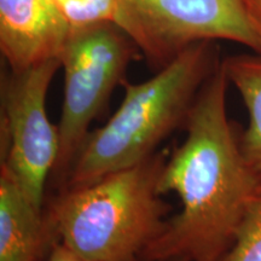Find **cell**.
<instances>
[{
	"mask_svg": "<svg viewBox=\"0 0 261 261\" xmlns=\"http://www.w3.org/2000/svg\"><path fill=\"white\" fill-rule=\"evenodd\" d=\"M228 85L221 61L196 96L184 142L160 175V194L177 195L180 211L168 218L142 259L220 261L233 244L261 178L248 165L241 135L227 115Z\"/></svg>",
	"mask_w": 261,
	"mask_h": 261,
	"instance_id": "1",
	"label": "cell"
},
{
	"mask_svg": "<svg viewBox=\"0 0 261 261\" xmlns=\"http://www.w3.org/2000/svg\"><path fill=\"white\" fill-rule=\"evenodd\" d=\"M221 61L217 41H198L146 81L126 80L122 103L102 127L91 130L62 188L89 184L159 151L163 140L184 126L196 96Z\"/></svg>",
	"mask_w": 261,
	"mask_h": 261,
	"instance_id": "2",
	"label": "cell"
},
{
	"mask_svg": "<svg viewBox=\"0 0 261 261\" xmlns=\"http://www.w3.org/2000/svg\"><path fill=\"white\" fill-rule=\"evenodd\" d=\"M166 151L98 180L62 188L44 208L56 240L86 261H139L171 207L159 191Z\"/></svg>",
	"mask_w": 261,
	"mask_h": 261,
	"instance_id": "3",
	"label": "cell"
},
{
	"mask_svg": "<svg viewBox=\"0 0 261 261\" xmlns=\"http://www.w3.org/2000/svg\"><path fill=\"white\" fill-rule=\"evenodd\" d=\"M144 57L137 42L113 22L71 28L61 52L64 93L58 132L60 154L54 175L63 184L90 126L102 114L114 90L126 81L133 61Z\"/></svg>",
	"mask_w": 261,
	"mask_h": 261,
	"instance_id": "4",
	"label": "cell"
},
{
	"mask_svg": "<svg viewBox=\"0 0 261 261\" xmlns=\"http://www.w3.org/2000/svg\"><path fill=\"white\" fill-rule=\"evenodd\" d=\"M61 68L52 58L22 71H3L2 159L35 207L44 211L47 179L60 154L58 126L46 110L48 87Z\"/></svg>",
	"mask_w": 261,
	"mask_h": 261,
	"instance_id": "5",
	"label": "cell"
},
{
	"mask_svg": "<svg viewBox=\"0 0 261 261\" xmlns=\"http://www.w3.org/2000/svg\"><path fill=\"white\" fill-rule=\"evenodd\" d=\"M125 31L160 70L198 41L228 40L261 55L243 0H117Z\"/></svg>",
	"mask_w": 261,
	"mask_h": 261,
	"instance_id": "6",
	"label": "cell"
},
{
	"mask_svg": "<svg viewBox=\"0 0 261 261\" xmlns=\"http://www.w3.org/2000/svg\"><path fill=\"white\" fill-rule=\"evenodd\" d=\"M70 31L55 0H0V51L10 70L60 58Z\"/></svg>",
	"mask_w": 261,
	"mask_h": 261,
	"instance_id": "7",
	"label": "cell"
},
{
	"mask_svg": "<svg viewBox=\"0 0 261 261\" xmlns=\"http://www.w3.org/2000/svg\"><path fill=\"white\" fill-rule=\"evenodd\" d=\"M55 241L45 212L0 165V261H42Z\"/></svg>",
	"mask_w": 261,
	"mask_h": 261,
	"instance_id": "8",
	"label": "cell"
},
{
	"mask_svg": "<svg viewBox=\"0 0 261 261\" xmlns=\"http://www.w3.org/2000/svg\"><path fill=\"white\" fill-rule=\"evenodd\" d=\"M230 85L240 92L248 112L241 146L248 165L261 178V55H236L223 60Z\"/></svg>",
	"mask_w": 261,
	"mask_h": 261,
	"instance_id": "9",
	"label": "cell"
},
{
	"mask_svg": "<svg viewBox=\"0 0 261 261\" xmlns=\"http://www.w3.org/2000/svg\"><path fill=\"white\" fill-rule=\"evenodd\" d=\"M220 261H261V185L244 213L233 244Z\"/></svg>",
	"mask_w": 261,
	"mask_h": 261,
	"instance_id": "10",
	"label": "cell"
},
{
	"mask_svg": "<svg viewBox=\"0 0 261 261\" xmlns=\"http://www.w3.org/2000/svg\"><path fill=\"white\" fill-rule=\"evenodd\" d=\"M55 2L62 14L68 19L71 28L83 27L98 22H113L125 31V18L117 0H55Z\"/></svg>",
	"mask_w": 261,
	"mask_h": 261,
	"instance_id": "11",
	"label": "cell"
},
{
	"mask_svg": "<svg viewBox=\"0 0 261 261\" xmlns=\"http://www.w3.org/2000/svg\"><path fill=\"white\" fill-rule=\"evenodd\" d=\"M42 261H86L64 246L61 241L56 240L52 244L50 252Z\"/></svg>",
	"mask_w": 261,
	"mask_h": 261,
	"instance_id": "12",
	"label": "cell"
},
{
	"mask_svg": "<svg viewBox=\"0 0 261 261\" xmlns=\"http://www.w3.org/2000/svg\"><path fill=\"white\" fill-rule=\"evenodd\" d=\"M249 22L261 37V0H243Z\"/></svg>",
	"mask_w": 261,
	"mask_h": 261,
	"instance_id": "13",
	"label": "cell"
},
{
	"mask_svg": "<svg viewBox=\"0 0 261 261\" xmlns=\"http://www.w3.org/2000/svg\"><path fill=\"white\" fill-rule=\"evenodd\" d=\"M139 261H189V260H187V259H180V257H168V259H155V260L140 259Z\"/></svg>",
	"mask_w": 261,
	"mask_h": 261,
	"instance_id": "14",
	"label": "cell"
}]
</instances>
